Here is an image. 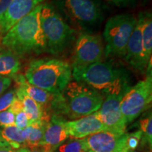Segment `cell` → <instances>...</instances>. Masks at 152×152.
I'll use <instances>...</instances> for the list:
<instances>
[{
  "instance_id": "cell-25",
  "label": "cell",
  "mask_w": 152,
  "mask_h": 152,
  "mask_svg": "<svg viewBox=\"0 0 152 152\" xmlns=\"http://www.w3.org/2000/svg\"><path fill=\"white\" fill-rule=\"evenodd\" d=\"M15 123V115L10 110L0 112V127L13 125Z\"/></svg>"
},
{
  "instance_id": "cell-19",
  "label": "cell",
  "mask_w": 152,
  "mask_h": 152,
  "mask_svg": "<svg viewBox=\"0 0 152 152\" xmlns=\"http://www.w3.org/2000/svg\"><path fill=\"white\" fill-rule=\"evenodd\" d=\"M0 147H7L14 149L25 147L22 130L15 125L0 127Z\"/></svg>"
},
{
  "instance_id": "cell-15",
  "label": "cell",
  "mask_w": 152,
  "mask_h": 152,
  "mask_svg": "<svg viewBox=\"0 0 152 152\" xmlns=\"http://www.w3.org/2000/svg\"><path fill=\"white\" fill-rule=\"evenodd\" d=\"M12 78L15 82L16 87H20L22 89L28 96L33 99L41 106L43 109L42 121L48 123L52 116L49 111V106L54 96V94L30 84L23 74L17 73L11 77V79Z\"/></svg>"
},
{
  "instance_id": "cell-23",
  "label": "cell",
  "mask_w": 152,
  "mask_h": 152,
  "mask_svg": "<svg viewBox=\"0 0 152 152\" xmlns=\"http://www.w3.org/2000/svg\"><path fill=\"white\" fill-rule=\"evenodd\" d=\"M85 138L71 139L66 140L54 150V152H87Z\"/></svg>"
},
{
  "instance_id": "cell-1",
  "label": "cell",
  "mask_w": 152,
  "mask_h": 152,
  "mask_svg": "<svg viewBox=\"0 0 152 152\" xmlns=\"http://www.w3.org/2000/svg\"><path fill=\"white\" fill-rule=\"evenodd\" d=\"M104 96L84 83L71 81L63 92L55 96L52 110L54 115L76 120L100 109Z\"/></svg>"
},
{
  "instance_id": "cell-5",
  "label": "cell",
  "mask_w": 152,
  "mask_h": 152,
  "mask_svg": "<svg viewBox=\"0 0 152 152\" xmlns=\"http://www.w3.org/2000/svg\"><path fill=\"white\" fill-rule=\"evenodd\" d=\"M72 76L103 95L118 85L130 82L128 71L112 61H100L83 69L72 71Z\"/></svg>"
},
{
  "instance_id": "cell-16",
  "label": "cell",
  "mask_w": 152,
  "mask_h": 152,
  "mask_svg": "<svg viewBox=\"0 0 152 152\" xmlns=\"http://www.w3.org/2000/svg\"><path fill=\"white\" fill-rule=\"evenodd\" d=\"M66 121L64 117L52 115L45 127L40 144L47 145L54 150L69 138L66 129Z\"/></svg>"
},
{
  "instance_id": "cell-28",
  "label": "cell",
  "mask_w": 152,
  "mask_h": 152,
  "mask_svg": "<svg viewBox=\"0 0 152 152\" xmlns=\"http://www.w3.org/2000/svg\"><path fill=\"white\" fill-rule=\"evenodd\" d=\"M12 79L9 77L0 75V96L9 88L11 84Z\"/></svg>"
},
{
  "instance_id": "cell-22",
  "label": "cell",
  "mask_w": 152,
  "mask_h": 152,
  "mask_svg": "<svg viewBox=\"0 0 152 152\" xmlns=\"http://www.w3.org/2000/svg\"><path fill=\"white\" fill-rule=\"evenodd\" d=\"M140 127L142 132V145L147 144L150 149L152 147V116L151 111L143 114L140 120Z\"/></svg>"
},
{
  "instance_id": "cell-2",
  "label": "cell",
  "mask_w": 152,
  "mask_h": 152,
  "mask_svg": "<svg viewBox=\"0 0 152 152\" xmlns=\"http://www.w3.org/2000/svg\"><path fill=\"white\" fill-rule=\"evenodd\" d=\"M42 5V4L38 5L30 14L20 19L4 35L1 43L4 48L18 56L46 52L39 20Z\"/></svg>"
},
{
  "instance_id": "cell-17",
  "label": "cell",
  "mask_w": 152,
  "mask_h": 152,
  "mask_svg": "<svg viewBox=\"0 0 152 152\" xmlns=\"http://www.w3.org/2000/svg\"><path fill=\"white\" fill-rule=\"evenodd\" d=\"M19 56L8 49H0V75L12 77L20 71Z\"/></svg>"
},
{
  "instance_id": "cell-9",
  "label": "cell",
  "mask_w": 152,
  "mask_h": 152,
  "mask_svg": "<svg viewBox=\"0 0 152 152\" xmlns=\"http://www.w3.org/2000/svg\"><path fill=\"white\" fill-rule=\"evenodd\" d=\"M130 87V82H125L104 94V102L97 113L108 130L126 132L127 125L121 113V102Z\"/></svg>"
},
{
  "instance_id": "cell-24",
  "label": "cell",
  "mask_w": 152,
  "mask_h": 152,
  "mask_svg": "<svg viewBox=\"0 0 152 152\" xmlns=\"http://www.w3.org/2000/svg\"><path fill=\"white\" fill-rule=\"evenodd\" d=\"M16 91L11 90L0 96V112L8 110L16 98Z\"/></svg>"
},
{
  "instance_id": "cell-14",
  "label": "cell",
  "mask_w": 152,
  "mask_h": 152,
  "mask_svg": "<svg viewBox=\"0 0 152 152\" xmlns=\"http://www.w3.org/2000/svg\"><path fill=\"white\" fill-rule=\"evenodd\" d=\"M68 136L71 139H83L107 130L99 117L97 111L87 116L66 122Z\"/></svg>"
},
{
  "instance_id": "cell-32",
  "label": "cell",
  "mask_w": 152,
  "mask_h": 152,
  "mask_svg": "<svg viewBox=\"0 0 152 152\" xmlns=\"http://www.w3.org/2000/svg\"><path fill=\"white\" fill-rule=\"evenodd\" d=\"M0 152H16V149H14L10 147H0Z\"/></svg>"
},
{
  "instance_id": "cell-18",
  "label": "cell",
  "mask_w": 152,
  "mask_h": 152,
  "mask_svg": "<svg viewBox=\"0 0 152 152\" xmlns=\"http://www.w3.org/2000/svg\"><path fill=\"white\" fill-rule=\"evenodd\" d=\"M16 97L21 101L23 111L27 115L30 124L42 121L43 109L39 104L28 96L20 87H16Z\"/></svg>"
},
{
  "instance_id": "cell-8",
  "label": "cell",
  "mask_w": 152,
  "mask_h": 152,
  "mask_svg": "<svg viewBox=\"0 0 152 152\" xmlns=\"http://www.w3.org/2000/svg\"><path fill=\"white\" fill-rule=\"evenodd\" d=\"M151 101L152 75L151 71H148L146 78L131 86L121 99V111L126 125L147 111Z\"/></svg>"
},
{
  "instance_id": "cell-27",
  "label": "cell",
  "mask_w": 152,
  "mask_h": 152,
  "mask_svg": "<svg viewBox=\"0 0 152 152\" xmlns=\"http://www.w3.org/2000/svg\"><path fill=\"white\" fill-rule=\"evenodd\" d=\"M16 152H54V149L49 146L39 144V145L30 148H20V149H16Z\"/></svg>"
},
{
  "instance_id": "cell-31",
  "label": "cell",
  "mask_w": 152,
  "mask_h": 152,
  "mask_svg": "<svg viewBox=\"0 0 152 152\" xmlns=\"http://www.w3.org/2000/svg\"><path fill=\"white\" fill-rule=\"evenodd\" d=\"M13 0H0V16L7 10Z\"/></svg>"
},
{
  "instance_id": "cell-34",
  "label": "cell",
  "mask_w": 152,
  "mask_h": 152,
  "mask_svg": "<svg viewBox=\"0 0 152 152\" xmlns=\"http://www.w3.org/2000/svg\"><path fill=\"white\" fill-rule=\"evenodd\" d=\"M1 33H0V40H1Z\"/></svg>"
},
{
  "instance_id": "cell-7",
  "label": "cell",
  "mask_w": 152,
  "mask_h": 152,
  "mask_svg": "<svg viewBox=\"0 0 152 152\" xmlns=\"http://www.w3.org/2000/svg\"><path fill=\"white\" fill-rule=\"evenodd\" d=\"M55 5L77 28L92 30L104 20V11L99 0H54Z\"/></svg>"
},
{
  "instance_id": "cell-30",
  "label": "cell",
  "mask_w": 152,
  "mask_h": 152,
  "mask_svg": "<svg viewBox=\"0 0 152 152\" xmlns=\"http://www.w3.org/2000/svg\"><path fill=\"white\" fill-rule=\"evenodd\" d=\"M106 1L118 7H124L133 5L136 2L137 0H106Z\"/></svg>"
},
{
  "instance_id": "cell-6",
  "label": "cell",
  "mask_w": 152,
  "mask_h": 152,
  "mask_svg": "<svg viewBox=\"0 0 152 152\" xmlns=\"http://www.w3.org/2000/svg\"><path fill=\"white\" fill-rule=\"evenodd\" d=\"M137 22V18L131 14H118L108 19L104 30L106 56L124 58Z\"/></svg>"
},
{
  "instance_id": "cell-11",
  "label": "cell",
  "mask_w": 152,
  "mask_h": 152,
  "mask_svg": "<svg viewBox=\"0 0 152 152\" xmlns=\"http://www.w3.org/2000/svg\"><path fill=\"white\" fill-rule=\"evenodd\" d=\"M128 133L103 130L85 137L87 152H120L127 147ZM130 151V150H129Z\"/></svg>"
},
{
  "instance_id": "cell-20",
  "label": "cell",
  "mask_w": 152,
  "mask_h": 152,
  "mask_svg": "<svg viewBox=\"0 0 152 152\" xmlns=\"http://www.w3.org/2000/svg\"><path fill=\"white\" fill-rule=\"evenodd\" d=\"M47 123L43 121L33 123L22 130L25 147L30 148L40 144Z\"/></svg>"
},
{
  "instance_id": "cell-13",
  "label": "cell",
  "mask_w": 152,
  "mask_h": 152,
  "mask_svg": "<svg viewBox=\"0 0 152 152\" xmlns=\"http://www.w3.org/2000/svg\"><path fill=\"white\" fill-rule=\"evenodd\" d=\"M45 0H13L0 16V33L4 35L17 22L27 16Z\"/></svg>"
},
{
  "instance_id": "cell-26",
  "label": "cell",
  "mask_w": 152,
  "mask_h": 152,
  "mask_svg": "<svg viewBox=\"0 0 152 152\" xmlns=\"http://www.w3.org/2000/svg\"><path fill=\"white\" fill-rule=\"evenodd\" d=\"M14 125L20 130H23L30 125L29 120L27 115L23 110L15 115V123Z\"/></svg>"
},
{
  "instance_id": "cell-12",
  "label": "cell",
  "mask_w": 152,
  "mask_h": 152,
  "mask_svg": "<svg viewBox=\"0 0 152 152\" xmlns=\"http://www.w3.org/2000/svg\"><path fill=\"white\" fill-rule=\"evenodd\" d=\"M142 27L141 12L138 15L136 26L128 41L124 59L134 71L143 74L147 71L148 64L151 60L148 62L146 59L142 40Z\"/></svg>"
},
{
  "instance_id": "cell-3",
  "label": "cell",
  "mask_w": 152,
  "mask_h": 152,
  "mask_svg": "<svg viewBox=\"0 0 152 152\" xmlns=\"http://www.w3.org/2000/svg\"><path fill=\"white\" fill-rule=\"evenodd\" d=\"M24 76L30 84L52 94H60L71 81L72 67L57 58H38L30 62Z\"/></svg>"
},
{
  "instance_id": "cell-10",
  "label": "cell",
  "mask_w": 152,
  "mask_h": 152,
  "mask_svg": "<svg viewBox=\"0 0 152 152\" xmlns=\"http://www.w3.org/2000/svg\"><path fill=\"white\" fill-rule=\"evenodd\" d=\"M105 56L104 42L98 34L83 33L77 37L72 58V71L88 67L102 61Z\"/></svg>"
},
{
  "instance_id": "cell-33",
  "label": "cell",
  "mask_w": 152,
  "mask_h": 152,
  "mask_svg": "<svg viewBox=\"0 0 152 152\" xmlns=\"http://www.w3.org/2000/svg\"><path fill=\"white\" fill-rule=\"evenodd\" d=\"M120 152H134V151H129V150H125V151H120Z\"/></svg>"
},
{
  "instance_id": "cell-29",
  "label": "cell",
  "mask_w": 152,
  "mask_h": 152,
  "mask_svg": "<svg viewBox=\"0 0 152 152\" xmlns=\"http://www.w3.org/2000/svg\"><path fill=\"white\" fill-rule=\"evenodd\" d=\"M9 109L13 113H14V115H16V113L23 111V104L21 101L16 96V98H15L14 100L13 101L12 104H11L10 108H9Z\"/></svg>"
},
{
  "instance_id": "cell-21",
  "label": "cell",
  "mask_w": 152,
  "mask_h": 152,
  "mask_svg": "<svg viewBox=\"0 0 152 152\" xmlns=\"http://www.w3.org/2000/svg\"><path fill=\"white\" fill-rule=\"evenodd\" d=\"M142 35L146 59L151 60L152 54V17L150 12H142Z\"/></svg>"
},
{
  "instance_id": "cell-4",
  "label": "cell",
  "mask_w": 152,
  "mask_h": 152,
  "mask_svg": "<svg viewBox=\"0 0 152 152\" xmlns=\"http://www.w3.org/2000/svg\"><path fill=\"white\" fill-rule=\"evenodd\" d=\"M39 20L47 52L61 54L75 40V30L64 20L54 5H42Z\"/></svg>"
}]
</instances>
